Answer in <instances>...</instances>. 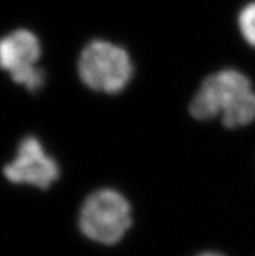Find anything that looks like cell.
I'll list each match as a JSON object with an SVG mask.
<instances>
[{
  "label": "cell",
  "mask_w": 255,
  "mask_h": 256,
  "mask_svg": "<svg viewBox=\"0 0 255 256\" xmlns=\"http://www.w3.org/2000/svg\"><path fill=\"white\" fill-rule=\"evenodd\" d=\"M198 120L220 116L226 128H238L255 120V91L241 72L225 69L207 77L190 103Z\"/></svg>",
  "instance_id": "cell-1"
},
{
  "label": "cell",
  "mask_w": 255,
  "mask_h": 256,
  "mask_svg": "<svg viewBox=\"0 0 255 256\" xmlns=\"http://www.w3.org/2000/svg\"><path fill=\"white\" fill-rule=\"evenodd\" d=\"M132 225L130 206L120 192L102 188L85 200L80 212V229L89 240L115 244Z\"/></svg>",
  "instance_id": "cell-2"
},
{
  "label": "cell",
  "mask_w": 255,
  "mask_h": 256,
  "mask_svg": "<svg viewBox=\"0 0 255 256\" xmlns=\"http://www.w3.org/2000/svg\"><path fill=\"white\" fill-rule=\"evenodd\" d=\"M78 73L93 90L116 94L132 80L133 65L124 48L106 40H94L81 52Z\"/></svg>",
  "instance_id": "cell-3"
},
{
  "label": "cell",
  "mask_w": 255,
  "mask_h": 256,
  "mask_svg": "<svg viewBox=\"0 0 255 256\" xmlns=\"http://www.w3.org/2000/svg\"><path fill=\"white\" fill-rule=\"evenodd\" d=\"M41 44L32 32L20 29L0 38V69L10 73L11 78L36 92L45 84V72L38 66Z\"/></svg>",
  "instance_id": "cell-4"
},
{
  "label": "cell",
  "mask_w": 255,
  "mask_h": 256,
  "mask_svg": "<svg viewBox=\"0 0 255 256\" xmlns=\"http://www.w3.org/2000/svg\"><path fill=\"white\" fill-rule=\"evenodd\" d=\"M59 174L58 162L46 154L42 143L34 136H26L21 140L16 158L4 168L8 181L39 188H50Z\"/></svg>",
  "instance_id": "cell-5"
},
{
  "label": "cell",
  "mask_w": 255,
  "mask_h": 256,
  "mask_svg": "<svg viewBox=\"0 0 255 256\" xmlns=\"http://www.w3.org/2000/svg\"><path fill=\"white\" fill-rule=\"evenodd\" d=\"M238 26L246 42L255 47V2H250L241 10L238 14Z\"/></svg>",
  "instance_id": "cell-6"
},
{
  "label": "cell",
  "mask_w": 255,
  "mask_h": 256,
  "mask_svg": "<svg viewBox=\"0 0 255 256\" xmlns=\"http://www.w3.org/2000/svg\"><path fill=\"white\" fill-rule=\"evenodd\" d=\"M197 256H224L219 252H213V251H207V252H202Z\"/></svg>",
  "instance_id": "cell-7"
}]
</instances>
